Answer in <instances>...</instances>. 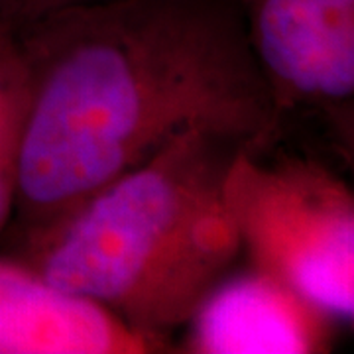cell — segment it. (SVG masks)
Returning <instances> with one entry per match:
<instances>
[{
	"instance_id": "obj_1",
	"label": "cell",
	"mask_w": 354,
	"mask_h": 354,
	"mask_svg": "<svg viewBox=\"0 0 354 354\" xmlns=\"http://www.w3.org/2000/svg\"><path fill=\"white\" fill-rule=\"evenodd\" d=\"M16 34L28 111L2 230L10 248L187 132L278 142L239 0H81Z\"/></svg>"
},
{
	"instance_id": "obj_2",
	"label": "cell",
	"mask_w": 354,
	"mask_h": 354,
	"mask_svg": "<svg viewBox=\"0 0 354 354\" xmlns=\"http://www.w3.org/2000/svg\"><path fill=\"white\" fill-rule=\"evenodd\" d=\"M242 146L209 130L187 132L8 256L167 342L242 256L225 197Z\"/></svg>"
},
{
	"instance_id": "obj_3",
	"label": "cell",
	"mask_w": 354,
	"mask_h": 354,
	"mask_svg": "<svg viewBox=\"0 0 354 354\" xmlns=\"http://www.w3.org/2000/svg\"><path fill=\"white\" fill-rule=\"evenodd\" d=\"M242 254L333 321L354 317V195L330 165L242 146L225 183Z\"/></svg>"
},
{
	"instance_id": "obj_4",
	"label": "cell",
	"mask_w": 354,
	"mask_h": 354,
	"mask_svg": "<svg viewBox=\"0 0 354 354\" xmlns=\"http://www.w3.org/2000/svg\"><path fill=\"white\" fill-rule=\"evenodd\" d=\"M278 122L323 120L353 146L354 0H239Z\"/></svg>"
},
{
	"instance_id": "obj_5",
	"label": "cell",
	"mask_w": 354,
	"mask_h": 354,
	"mask_svg": "<svg viewBox=\"0 0 354 354\" xmlns=\"http://www.w3.org/2000/svg\"><path fill=\"white\" fill-rule=\"evenodd\" d=\"M333 323L276 278L234 268L185 325V346L195 354L325 353Z\"/></svg>"
},
{
	"instance_id": "obj_6",
	"label": "cell",
	"mask_w": 354,
	"mask_h": 354,
	"mask_svg": "<svg viewBox=\"0 0 354 354\" xmlns=\"http://www.w3.org/2000/svg\"><path fill=\"white\" fill-rule=\"evenodd\" d=\"M167 346L0 256V354H152Z\"/></svg>"
},
{
	"instance_id": "obj_7",
	"label": "cell",
	"mask_w": 354,
	"mask_h": 354,
	"mask_svg": "<svg viewBox=\"0 0 354 354\" xmlns=\"http://www.w3.org/2000/svg\"><path fill=\"white\" fill-rule=\"evenodd\" d=\"M28 111V67L14 28L0 24V169L10 171Z\"/></svg>"
},
{
	"instance_id": "obj_8",
	"label": "cell",
	"mask_w": 354,
	"mask_h": 354,
	"mask_svg": "<svg viewBox=\"0 0 354 354\" xmlns=\"http://www.w3.org/2000/svg\"><path fill=\"white\" fill-rule=\"evenodd\" d=\"M81 0H0V24L20 30L46 14Z\"/></svg>"
},
{
	"instance_id": "obj_9",
	"label": "cell",
	"mask_w": 354,
	"mask_h": 354,
	"mask_svg": "<svg viewBox=\"0 0 354 354\" xmlns=\"http://www.w3.org/2000/svg\"><path fill=\"white\" fill-rule=\"evenodd\" d=\"M12 215V176L0 169V234Z\"/></svg>"
}]
</instances>
